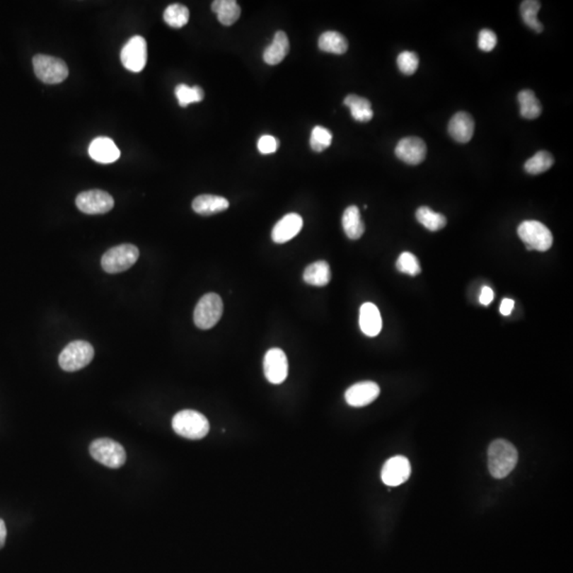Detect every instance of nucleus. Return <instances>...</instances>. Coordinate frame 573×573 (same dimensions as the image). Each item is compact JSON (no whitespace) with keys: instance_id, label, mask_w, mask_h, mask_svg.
I'll return each instance as SVG.
<instances>
[{"instance_id":"1a4fd4ad","label":"nucleus","mask_w":573,"mask_h":573,"mask_svg":"<svg viewBox=\"0 0 573 573\" xmlns=\"http://www.w3.org/2000/svg\"><path fill=\"white\" fill-rule=\"evenodd\" d=\"M120 59L123 67L129 71H141L148 59V47H146V40L139 35L129 38L127 44L121 49Z\"/></svg>"},{"instance_id":"aec40b11","label":"nucleus","mask_w":573,"mask_h":573,"mask_svg":"<svg viewBox=\"0 0 573 573\" xmlns=\"http://www.w3.org/2000/svg\"><path fill=\"white\" fill-rule=\"evenodd\" d=\"M289 48L288 36L284 31H277L274 35L273 42L263 52V61L267 65H277L288 54Z\"/></svg>"},{"instance_id":"c9c22d12","label":"nucleus","mask_w":573,"mask_h":573,"mask_svg":"<svg viewBox=\"0 0 573 573\" xmlns=\"http://www.w3.org/2000/svg\"><path fill=\"white\" fill-rule=\"evenodd\" d=\"M278 146H279V141L271 135L261 136L257 144L258 151L261 154H271V153L276 152Z\"/></svg>"},{"instance_id":"f8f14e48","label":"nucleus","mask_w":573,"mask_h":573,"mask_svg":"<svg viewBox=\"0 0 573 573\" xmlns=\"http://www.w3.org/2000/svg\"><path fill=\"white\" fill-rule=\"evenodd\" d=\"M411 475V464L405 456H396L384 463L381 480L386 485L398 486L405 483Z\"/></svg>"},{"instance_id":"c756f323","label":"nucleus","mask_w":573,"mask_h":573,"mask_svg":"<svg viewBox=\"0 0 573 573\" xmlns=\"http://www.w3.org/2000/svg\"><path fill=\"white\" fill-rule=\"evenodd\" d=\"M554 158L547 151H539L524 163V170L528 174L537 175L543 173L553 166Z\"/></svg>"},{"instance_id":"412c9836","label":"nucleus","mask_w":573,"mask_h":573,"mask_svg":"<svg viewBox=\"0 0 573 573\" xmlns=\"http://www.w3.org/2000/svg\"><path fill=\"white\" fill-rule=\"evenodd\" d=\"M303 278L306 284H311V286H326L331 279L330 267L326 261H316L306 267Z\"/></svg>"},{"instance_id":"a211bd4d","label":"nucleus","mask_w":573,"mask_h":573,"mask_svg":"<svg viewBox=\"0 0 573 573\" xmlns=\"http://www.w3.org/2000/svg\"><path fill=\"white\" fill-rule=\"evenodd\" d=\"M359 324L361 331L367 337H376L382 328V318L379 309L373 303H364L360 308Z\"/></svg>"},{"instance_id":"7ed1b4c3","label":"nucleus","mask_w":573,"mask_h":573,"mask_svg":"<svg viewBox=\"0 0 573 573\" xmlns=\"http://www.w3.org/2000/svg\"><path fill=\"white\" fill-rule=\"evenodd\" d=\"M139 257V250L133 244L125 243L114 246L104 253L101 259L102 269L106 273L115 274L127 271Z\"/></svg>"},{"instance_id":"4c0bfd02","label":"nucleus","mask_w":573,"mask_h":573,"mask_svg":"<svg viewBox=\"0 0 573 573\" xmlns=\"http://www.w3.org/2000/svg\"><path fill=\"white\" fill-rule=\"evenodd\" d=\"M513 299H503L502 303H501L500 313L505 316H509V314L511 313V311H513Z\"/></svg>"},{"instance_id":"9d476101","label":"nucleus","mask_w":573,"mask_h":573,"mask_svg":"<svg viewBox=\"0 0 573 573\" xmlns=\"http://www.w3.org/2000/svg\"><path fill=\"white\" fill-rule=\"evenodd\" d=\"M114 199L110 193L97 189L83 191L76 199L78 209L87 214H106L114 207Z\"/></svg>"},{"instance_id":"393cba45","label":"nucleus","mask_w":573,"mask_h":573,"mask_svg":"<svg viewBox=\"0 0 573 573\" xmlns=\"http://www.w3.org/2000/svg\"><path fill=\"white\" fill-rule=\"evenodd\" d=\"M318 48L324 52L344 54L347 51L348 42L339 32H324L318 38Z\"/></svg>"},{"instance_id":"2eb2a0df","label":"nucleus","mask_w":573,"mask_h":573,"mask_svg":"<svg viewBox=\"0 0 573 573\" xmlns=\"http://www.w3.org/2000/svg\"><path fill=\"white\" fill-rule=\"evenodd\" d=\"M303 219L297 214H288L282 216L272 231V240L275 243H286L295 237L303 228Z\"/></svg>"},{"instance_id":"7c9ffc66","label":"nucleus","mask_w":573,"mask_h":573,"mask_svg":"<svg viewBox=\"0 0 573 573\" xmlns=\"http://www.w3.org/2000/svg\"><path fill=\"white\" fill-rule=\"evenodd\" d=\"M174 93L178 98V104L182 108H187L189 104L197 103L204 99L203 89L197 85L190 87L186 84H178Z\"/></svg>"},{"instance_id":"4be33fe9","label":"nucleus","mask_w":573,"mask_h":573,"mask_svg":"<svg viewBox=\"0 0 573 573\" xmlns=\"http://www.w3.org/2000/svg\"><path fill=\"white\" fill-rule=\"evenodd\" d=\"M342 226L344 233L349 239L357 240L363 235L365 231L364 223L361 219L360 210L357 206L346 208L342 216Z\"/></svg>"},{"instance_id":"6e6552de","label":"nucleus","mask_w":573,"mask_h":573,"mask_svg":"<svg viewBox=\"0 0 573 573\" xmlns=\"http://www.w3.org/2000/svg\"><path fill=\"white\" fill-rule=\"evenodd\" d=\"M91 456L108 468H119L127 460L125 448L110 439H99L89 446Z\"/></svg>"},{"instance_id":"ddd939ff","label":"nucleus","mask_w":573,"mask_h":573,"mask_svg":"<svg viewBox=\"0 0 573 573\" xmlns=\"http://www.w3.org/2000/svg\"><path fill=\"white\" fill-rule=\"evenodd\" d=\"M395 154L407 165H419L426 158L427 146L424 140L418 137L403 138L395 148Z\"/></svg>"},{"instance_id":"f257e3e1","label":"nucleus","mask_w":573,"mask_h":573,"mask_svg":"<svg viewBox=\"0 0 573 573\" xmlns=\"http://www.w3.org/2000/svg\"><path fill=\"white\" fill-rule=\"evenodd\" d=\"M488 469L496 479L507 477L518 462L515 446L505 439H496L488 447Z\"/></svg>"},{"instance_id":"58836bf2","label":"nucleus","mask_w":573,"mask_h":573,"mask_svg":"<svg viewBox=\"0 0 573 573\" xmlns=\"http://www.w3.org/2000/svg\"><path fill=\"white\" fill-rule=\"evenodd\" d=\"M6 523H4V520L0 519V549L4 547V543H6Z\"/></svg>"},{"instance_id":"423d86ee","label":"nucleus","mask_w":573,"mask_h":573,"mask_svg":"<svg viewBox=\"0 0 573 573\" xmlns=\"http://www.w3.org/2000/svg\"><path fill=\"white\" fill-rule=\"evenodd\" d=\"M222 314V299L216 293H207L195 306L193 320L197 328L207 330L216 325Z\"/></svg>"},{"instance_id":"72a5a7b5","label":"nucleus","mask_w":573,"mask_h":573,"mask_svg":"<svg viewBox=\"0 0 573 573\" xmlns=\"http://www.w3.org/2000/svg\"><path fill=\"white\" fill-rule=\"evenodd\" d=\"M419 59L418 55L412 51H403L397 57L398 69L405 76H411L417 70Z\"/></svg>"},{"instance_id":"0eeeda50","label":"nucleus","mask_w":573,"mask_h":573,"mask_svg":"<svg viewBox=\"0 0 573 573\" xmlns=\"http://www.w3.org/2000/svg\"><path fill=\"white\" fill-rule=\"evenodd\" d=\"M33 69L35 76L46 84H57L68 76V67L63 59L51 55H34Z\"/></svg>"},{"instance_id":"473e14b6","label":"nucleus","mask_w":573,"mask_h":573,"mask_svg":"<svg viewBox=\"0 0 573 573\" xmlns=\"http://www.w3.org/2000/svg\"><path fill=\"white\" fill-rule=\"evenodd\" d=\"M396 267L401 273L407 274V275L416 276L420 273L419 262L418 259L416 258L415 255L410 252H403L400 256L397 259Z\"/></svg>"},{"instance_id":"5701e85b","label":"nucleus","mask_w":573,"mask_h":573,"mask_svg":"<svg viewBox=\"0 0 573 573\" xmlns=\"http://www.w3.org/2000/svg\"><path fill=\"white\" fill-rule=\"evenodd\" d=\"M344 105L347 106L352 112V118L358 122H369L373 118L371 104L365 98L357 95H348L344 99Z\"/></svg>"},{"instance_id":"f704fd0d","label":"nucleus","mask_w":573,"mask_h":573,"mask_svg":"<svg viewBox=\"0 0 573 573\" xmlns=\"http://www.w3.org/2000/svg\"><path fill=\"white\" fill-rule=\"evenodd\" d=\"M497 45V35L490 29H483L480 31L478 37V46L482 51L490 52Z\"/></svg>"},{"instance_id":"9b49d317","label":"nucleus","mask_w":573,"mask_h":573,"mask_svg":"<svg viewBox=\"0 0 573 573\" xmlns=\"http://www.w3.org/2000/svg\"><path fill=\"white\" fill-rule=\"evenodd\" d=\"M288 359L284 350L276 347L267 350L263 359V371L267 381L282 383L288 377Z\"/></svg>"},{"instance_id":"c85d7f7f","label":"nucleus","mask_w":573,"mask_h":573,"mask_svg":"<svg viewBox=\"0 0 573 573\" xmlns=\"http://www.w3.org/2000/svg\"><path fill=\"white\" fill-rule=\"evenodd\" d=\"M163 21L171 28L180 29L187 25L189 21V10L180 4H170L163 12Z\"/></svg>"},{"instance_id":"6ab92c4d","label":"nucleus","mask_w":573,"mask_h":573,"mask_svg":"<svg viewBox=\"0 0 573 573\" xmlns=\"http://www.w3.org/2000/svg\"><path fill=\"white\" fill-rule=\"evenodd\" d=\"M229 207V202L219 195H202L192 202V209L202 216H212L224 212Z\"/></svg>"},{"instance_id":"b1692460","label":"nucleus","mask_w":573,"mask_h":573,"mask_svg":"<svg viewBox=\"0 0 573 573\" xmlns=\"http://www.w3.org/2000/svg\"><path fill=\"white\" fill-rule=\"evenodd\" d=\"M212 12L216 13L219 21L224 25H231L239 19L241 8L233 0H216L212 4Z\"/></svg>"},{"instance_id":"bb28decb","label":"nucleus","mask_w":573,"mask_h":573,"mask_svg":"<svg viewBox=\"0 0 573 573\" xmlns=\"http://www.w3.org/2000/svg\"><path fill=\"white\" fill-rule=\"evenodd\" d=\"M416 219L418 222L431 231H439L446 226V216L439 212H433L431 208L422 206L416 212Z\"/></svg>"},{"instance_id":"dca6fc26","label":"nucleus","mask_w":573,"mask_h":573,"mask_svg":"<svg viewBox=\"0 0 573 573\" xmlns=\"http://www.w3.org/2000/svg\"><path fill=\"white\" fill-rule=\"evenodd\" d=\"M88 154L97 163H112L120 157V151L110 138L97 137L89 144Z\"/></svg>"},{"instance_id":"2f4dec72","label":"nucleus","mask_w":573,"mask_h":573,"mask_svg":"<svg viewBox=\"0 0 573 573\" xmlns=\"http://www.w3.org/2000/svg\"><path fill=\"white\" fill-rule=\"evenodd\" d=\"M332 141V134L326 127L316 125L311 132L310 137V146L316 152H322L330 146Z\"/></svg>"},{"instance_id":"cd10ccee","label":"nucleus","mask_w":573,"mask_h":573,"mask_svg":"<svg viewBox=\"0 0 573 573\" xmlns=\"http://www.w3.org/2000/svg\"><path fill=\"white\" fill-rule=\"evenodd\" d=\"M539 8H540V2L536 1V0H526V1H522L521 6H520L522 21L537 33H540L543 30V25L537 18Z\"/></svg>"},{"instance_id":"f3484780","label":"nucleus","mask_w":573,"mask_h":573,"mask_svg":"<svg viewBox=\"0 0 573 573\" xmlns=\"http://www.w3.org/2000/svg\"><path fill=\"white\" fill-rule=\"evenodd\" d=\"M448 132L456 141L466 144L473 138V132H475V121L468 112H456L450 119Z\"/></svg>"},{"instance_id":"20e7f679","label":"nucleus","mask_w":573,"mask_h":573,"mask_svg":"<svg viewBox=\"0 0 573 573\" xmlns=\"http://www.w3.org/2000/svg\"><path fill=\"white\" fill-rule=\"evenodd\" d=\"M95 350L88 342L76 340L70 342L59 356V364L66 371H76L87 366L93 360Z\"/></svg>"},{"instance_id":"4468645a","label":"nucleus","mask_w":573,"mask_h":573,"mask_svg":"<svg viewBox=\"0 0 573 573\" xmlns=\"http://www.w3.org/2000/svg\"><path fill=\"white\" fill-rule=\"evenodd\" d=\"M379 394L380 388L376 382H358L347 388L345 392V400L352 407H365L373 403Z\"/></svg>"},{"instance_id":"39448f33","label":"nucleus","mask_w":573,"mask_h":573,"mask_svg":"<svg viewBox=\"0 0 573 573\" xmlns=\"http://www.w3.org/2000/svg\"><path fill=\"white\" fill-rule=\"evenodd\" d=\"M518 235L528 250L545 252L553 243V236L550 229L538 221H524L518 226Z\"/></svg>"},{"instance_id":"e433bc0d","label":"nucleus","mask_w":573,"mask_h":573,"mask_svg":"<svg viewBox=\"0 0 573 573\" xmlns=\"http://www.w3.org/2000/svg\"><path fill=\"white\" fill-rule=\"evenodd\" d=\"M494 291L490 286H485L482 288L481 294H480V303L484 306H488L492 303L494 299Z\"/></svg>"},{"instance_id":"f03ea898","label":"nucleus","mask_w":573,"mask_h":573,"mask_svg":"<svg viewBox=\"0 0 573 573\" xmlns=\"http://www.w3.org/2000/svg\"><path fill=\"white\" fill-rule=\"evenodd\" d=\"M172 428L176 434L188 439H201L209 432L207 418L195 410H183L172 418Z\"/></svg>"},{"instance_id":"a878e982","label":"nucleus","mask_w":573,"mask_h":573,"mask_svg":"<svg viewBox=\"0 0 573 573\" xmlns=\"http://www.w3.org/2000/svg\"><path fill=\"white\" fill-rule=\"evenodd\" d=\"M520 115L526 119H536L540 116L543 108L540 102L531 89H523L518 93Z\"/></svg>"}]
</instances>
